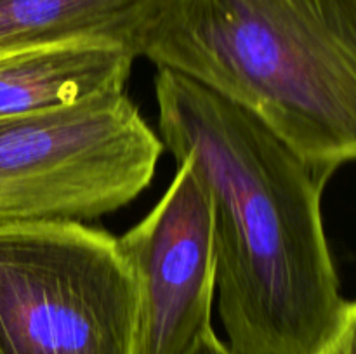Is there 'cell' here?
<instances>
[{"label":"cell","mask_w":356,"mask_h":354,"mask_svg":"<svg viewBox=\"0 0 356 354\" xmlns=\"http://www.w3.org/2000/svg\"><path fill=\"white\" fill-rule=\"evenodd\" d=\"M139 56L249 111L323 183L356 160V0H163Z\"/></svg>","instance_id":"cell-2"},{"label":"cell","mask_w":356,"mask_h":354,"mask_svg":"<svg viewBox=\"0 0 356 354\" xmlns=\"http://www.w3.org/2000/svg\"><path fill=\"white\" fill-rule=\"evenodd\" d=\"M139 298V354H186L212 328L218 283L214 212L207 187L181 162L169 189L117 238Z\"/></svg>","instance_id":"cell-5"},{"label":"cell","mask_w":356,"mask_h":354,"mask_svg":"<svg viewBox=\"0 0 356 354\" xmlns=\"http://www.w3.org/2000/svg\"><path fill=\"white\" fill-rule=\"evenodd\" d=\"M186 354H235L228 347V344H225L222 340H219V337L216 335V332L212 328H209L200 339L195 342V346L188 351Z\"/></svg>","instance_id":"cell-9"},{"label":"cell","mask_w":356,"mask_h":354,"mask_svg":"<svg viewBox=\"0 0 356 354\" xmlns=\"http://www.w3.org/2000/svg\"><path fill=\"white\" fill-rule=\"evenodd\" d=\"M136 58L131 47L108 40L63 42L0 54V118L124 92Z\"/></svg>","instance_id":"cell-6"},{"label":"cell","mask_w":356,"mask_h":354,"mask_svg":"<svg viewBox=\"0 0 356 354\" xmlns=\"http://www.w3.org/2000/svg\"><path fill=\"white\" fill-rule=\"evenodd\" d=\"M163 149L125 92L0 118V228L111 214L149 186Z\"/></svg>","instance_id":"cell-3"},{"label":"cell","mask_w":356,"mask_h":354,"mask_svg":"<svg viewBox=\"0 0 356 354\" xmlns=\"http://www.w3.org/2000/svg\"><path fill=\"white\" fill-rule=\"evenodd\" d=\"M163 0H0V54L75 40L118 42L138 54Z\"/></svg>","instance_id":"cell-7"},{"label":"cell","mask_w":356,"mask_h":354,"mask_svg":"<svg viewBox=\"0 0 356 354\" xmlns=\"http://www.w3.org/2000/svg\"><path fill=\"white\" fill-rule=\"evenodd\" d=\"M316 354H356V301L344 304L336 330Z\"/></svg>","instance_id":"cell-8"},{"label":"cell","mask_w":356,"mask_h":354,"mask_svg":"<svg viewBox=\"0 0 356 354\" xmlns=\"http://www.w3.org/2000/svg\"><path fill=\"white\" fill-rule=\"evenodd\" d=\"M138 328L115 236L83 222L0 228V354H139Z\"/></svg>","instance_id":"cell-4"},{"label":"cell","mask_w":356,"mask_h":354,"mask_svg":"<svg viewBox=\"0 0 356 354\" xmlns=\"http://www.w3.org/2000/svg\"><path fill=\"white\" fill-rule=\"evenodd\" d=\"M159 137L207 187L219 316L235 354H316L346 301L327 243V183L256 117L159 68Z\"/></svg>","instance_id":"cell-1"}]
</instances>
